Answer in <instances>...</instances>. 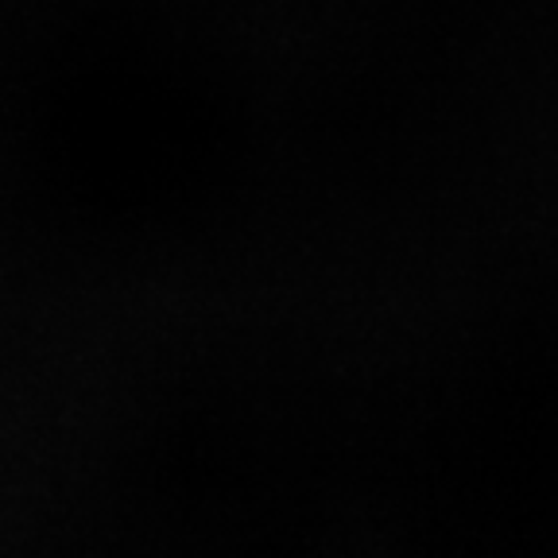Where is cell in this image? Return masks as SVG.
Listing matches in <instances>:
<instances>
[]
</instances>
